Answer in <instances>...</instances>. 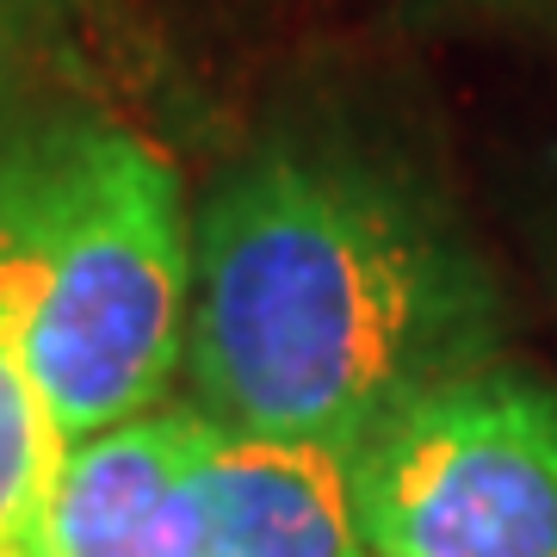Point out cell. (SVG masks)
<instances>
[{
  "mask_svg": "<svg viewBox=\"0 0 557 557\" xmlns=\"http://www.w3.org/2000/svg\"><path fill=\"white\" fill-rule=\"evenodd\" d=\"M62 0H0V119L20 112V81L32 69V57L44 50V32L57 20Z\"/></svg>",
  "mask_w": 557,
  "mask_h": 557,
  "instance_id": "obj_7",
  "label": "cell"
},
{
  "mask_svg": "<svg viewBox=\"0 0 557 557\" xmlns=\"http://www.w3.org/2000/svg\"><path fill=\"white\" fill-rule=\"evenodd\" d=\"M372 557H557V391L483 359L354 458Z\"/></svg>",
  "mask_w": 557,
  "mask_h": 557,
  "instance_id": "obj_3",
  "label": "cell"
},
{
  "mask_svg": "<svg viewBox=\"0 0 557 557\" xmlns=\"http://www.w3.org/2000/svg\"><path fill=\"white\" fill-rule=\"evenodd\" d=\"M75 440L62 434L0 304V557H50V508Z\"/></svg>",
  "mask_w": 557,
  "mask_h": 557,
  "instance_id": "obj_6",
  "label": "cell"
},
{
  "mask_svg": "<svg viewBox=\"0 0 557 557\" xmlns=\"http://www.w3.org/2000/svg\"><path fill=\"white\" fill-rule=\"evenodd\" d=\"M193 557H372L354 458L218 428L193 483Z\"/></svg>",
  "mask_w": 557,
  "mask_h": 557,
  "instance_id": "obj_5",
  "label": "cell"
},
{
  "mask_svg": "<svg viewBox=\"0 0 557 557\" xmlns=\"http://www.w3.org/2000/svg\"><path fill=\"white\" fill-rule=\"evenodd\" d=\"M218 446L199 403H161L69 446L50 557H193V483Z\"/></svg>",
  "mask_w": 557,
  "mask_h": 557,
  "instance_id": "obj_4",
  "label": "cell"
},
{
  "mask_svg": "<svg viewBox=\"0 0 557 557\" xmlns=\"http://www.w3.org/2000/svg\"><path fill=\"white\" fill-rule=\"evenodd\" d=\"M193 218L180 161L137 124L100 106L0 119V304L69 440L174 397Z\"/></svg>",
  "mask_w": 557,
  "mask_h": 557,
  "instance_id": "obj_2",
  "label": "cell"
},
{
  "mask_svg": "<svg viewBox=\"0 0 557 557\" xmlns=\"http://www.w3.org/2000/svg\"><path fill=\"white\" fill-rule=\"evenodd\" d=\"M496 292L403 161L285 131L193 218L186 384L230 434L359 458L434 384L490 359Z\"/></svg>",
  "mask_w": 557,
  "mask_h": 557,
  "instance_id": "obj_1",
  "label": "cell"
},
{
  "mask_svg": "<svg viewBox=\"0 0 557 557\" xmlns=\"http://www.w3.org/2000/svg\"><path fill=\"white\" fill-rule=\"evenodd\" d=\"M545 7H557V0H545Z\"/></svg>",
  "mask_w": 557,
  "mask_h": 557,
  "instance_id": "obj_8",
  "label": "cell"
}]
</instances>
